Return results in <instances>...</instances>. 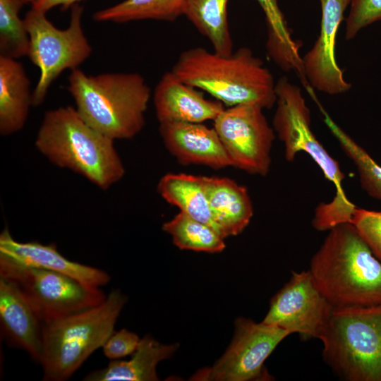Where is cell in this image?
I'll return each mask as SVG.
<instances>
[{
  "label": "cell",
  "instance_id": "cell-1",
  "mask_svg": "<svg viewBox=\"0 0 381 381\" xmlns=\"http://www.w3.org/2000/svg\"><path fill=\"white\" fill-rule=\"evenodd\" d=\"M308 270L333 308H381V262L352 224L329 230Z\"/></svg>",
  "mask_w": 381,
  "mask_h": 381
},
{
  "label": "cell",
  "instance_id": "cell-2",
  "mask_svg": "<svg viewBox=\"0 0 381 381\" xmlns=\"http://www.w3.org/2000/svg\"><path fill=\"white\" fill-rule=\"evenodd\" d=\"M171 71L185 83L228 107L256 104L270 109L276 103V82L272 73L248 47L228 55L191 47L179 54Z\"/></svg>",
  "mask_w": 381,
  "mask_h": 381
},
{
  "label": "cell",
  "instance_id": "cell-3",
  "mask_svg": "<svg viewBox=\"0 0 381 381\" xmlns=\"http://www.w3.org/2000/svg\"><path fill=\"white\" fill-rule=\"evenodd\" d=\"M114 140L90 126L75 108L66 106L44 114L35 147L56 166L71 170L106 190L125 174Z\"/></svg>",
  "mask_w": 381,
  "mask_h": 381
},
{
  "label": "cell",
  "instance_id": "cell-4",
  "mask_svg": "<svg viewBox=\"0 0 381 381\" xmlns=\"http://www.w3.org/2000/svg\"><path fill=\"white\" fill-rule=\"evenodd\" d=\"M68 90L80 116L113 140L131 139L145 123L151 89L138 73L87 75L71 71Z\"/></svg>",
  "mask_w": 381,
  "mask_h": 381
},
{
  "label": "cell",
  "instance_id": "cell-5",
  "mask_svg": "<svg viewBox=\"0 0 381 381\" xmlns=\"http://www.w3.org/2000/svg\"><path fill=\"white\" fill-rule=\"evenodd\" d=\"M126 302L119 290L111 291L99 305L43 325L40 363L43 380L68 379L114 332Z\"/></svg>",
  "mask_w": 381,
  "mask_h": 381
},
{
  "label": "cell",
  "instance_id": "cell-6",
  "mask_svg": "<svg viewBox=\"0 0 381 381\" xmlns=\"http://www.w3.org/2000/svg\"><path fill=\"white\" fill-rule=\"evenodd\" d=\"M318 339L339 377L381 381V308H332Z\"/></svg>",
  "mask_w": 381,
  "mask_h": 381
},
{
  "label": "cell",
  "instance_id": "cell-7",
  "mask_svg": "<svg viewBox=\"0 0 381 381\" xmlns=\"http://www.w3.org/2000/svg\"><path fill=\"white\" fill-rule=\"evenodd\" d=\"M276 111L272 125L284 146L286 160L292 162L297 153L305 152L322 169L325 178L334 183L336 195L325 203L327 212L336 218H349L355 206L345 196L341 184L344 174L339 163L316 139L310 127V111L301 89L286 77L275 84Z\"/></svg>",
  "mask_w": 381,
  "mask_h": 381
},
{
  "label": "cell",
  "instance_id": "cell-8",
  "mask_svg": "<svg viewBox=\"0 0 381 381\" xmlns=\"http://www.w3.org/2000/svg\"><path fill=\"white\" fill-rule=\"evenodd\" d=\"M69 25L59 29L46 13L31 8L24 18L30 37L28 56L40 70V78L32 92L33 106L44 100L52 83L65 70L78 68L91 54L92 47L82 26L83 7L71 8Z\"/></svg>",
  "mask_w": 381,
  "mask_h": 381
},
{
  "label": "cell",
  "instance_id": "cell-9",
  "mask_svg": "<svg viewBox=\"0 0 381 381\" xmlns=\"http://www.w3.org/2000/svg\"><path fill=\"white\" fill-rule=\"evenodd\" d=\"M0 277L17 286L43 324L99 305L107 296L99 288L62 273L23 267L1 258Z\"/></svg>",
  "mask_w": 381,
  "mask_h": 381
},
{
  "label": "cell",
  "instance_id": "cell-10",
  "mask_svg": "<svg viewBox=\"0 0 381 381\" xmlns=\"http://www.w3.org/2000/svg\"><path fill=\"white\" fill-rule=\"evenodd\" d=\"M288 331L245 318L235 321L232 341L222 357L211 367L197 371L190 380H270L264 363Z\"/></svg>",
  "mask_w": 381,
  "mask_h": 381
},
{
  "label": "cell",
  "instance_id": "cell-11",
  "mask_svg": "<svg viewBox=\"0 0 381 381\" xmlns=\"http://www.w3.org/2000/svg\"><path fill=\"white\" fill-rule=\"evenodd\" d=\"M256 104L224 108L213 121L232 167L250 174L266 176L271 165L275 132Z\"/></svg>",
  "mask_w": 381,
  "mask_h": 381
},
{
  "label": "cell",
  "instance_id": "cell-12",
  "mask_svg": "<svg viewBox=\"0 0 381 381\" xmlns=\"http://www.w3.org/2000/svg\"><path fill=\"white\" fill-rule=\"evenodd\" d=\"M332 308L309 270L292 271L289 281L272 298L262 322L304 339H318Z\"/></svg>",
  "mask_w": 381,
  "mask_h": 381
},
{
  "label": "cell",
  "instance_id": "cell-13",
  "mask_svg": "<svg viewBox=\"0 0 381 381\" xmlns=\"http://www.w3.org/2000/svg\"><path fill=\"white\" fill-rule=\"evenodd\" d=\"M319 35L303 57L305 75L311 87L328 95L342 94L351 88L335 58L336 36L350 0H320Z\"/></svg>",
  "mask_w": 381,
  "mask_h": 381
},
{
  "label": "cell",
  "instance_id": "cell-14",
  "mask_svg": "<svg viewBox=\"0 0 381 381\" xmlns=\"http://www.w3.org/2000/svg\"><path fill=\"white\" fill-rule=\"evenodd\" d=\"M159 131L165 147L180 164L214 169L232 167L213 127L203 123L167 122L159 123Z\"/></svg>",
  "mask_w": 381,
  "mask_h": 381
},
{
  "label": "cell",
  "instance_id": "cell-15",
  "mask_svg": "<svg viewBox=\"0 0 381 381\" xmlns=\"http://www.w3.org/2000/svg\"><path fill=\"white\" fill-rule=\"evenodd\" d=\"M0 258L23 267L60 272L91 287L99 288L110 280L109 275L102 270L66 258L54 244L19 242L6 228L0 234Z\"/></svg>",
  "mask_w": 381,
  "mask_h": 381
},
{
  "label": "cell",
  "instance_id": "cell-16",
  "mask_svg": "<svg viewBox=\"0 0 381 381\" xmlns=\"http://www.w3.org/2000/svg\"><path fill=\"white\" fill-rule=\"evenodd\" d=\"M152 99L159 123L214 121L225 108L220 102L207 99L199 89L185 83L171 71L162 75Z\"/></svg>",
  "mask_w": 381,
  "mask_h": 381
},
{
  "label": "cell",
  "instance_id": "cell-17",
  "mask_svg": "<svg viewBox=\"0 0 381 381\" xmlns=\"http://www.w3.org/2000/svg\"><path fill=\"white\" fill-rule=\"evenodd\" d=\"M0 322L8 344L27 351L40 363L43 322L20 290L0 277Z\"/></svg>",
  "mask_w": 381,
  "mask_h": 381
},
{
  "label": "cell",
  "instance_id": "cell-18",
  "mask_svg": "<svg viewBox=\"0 0 381 381\" xmlns=\"http://www.w3.org/2000/svg\"><path fill=\"white\" fill-rule=\"evenodd\" d=\"M204 178L215 230L224 238L241 234L253 215V206L248 190L229 178Z\"/></svg>",
  "mask_w": 381,
  "mask_h": 381
},
{
  "label": "cell",
  "instance_id": "cell-19",
  "mask_svg": "<svg viewBox=\"0 0 381 381\" xmlns=\"http://www.w3.org/2000/svg\"><path fill=\"white\" fill-rule=\"evenodd\" d=\"M32 93L23 64L17 59L0 56V133L6 136L25 126Z\"/></svg>",
  "mask_w": 381,
  "mask_h": 381
},
{
  "label": "cell",
  "instance_id": "cell-20",
  "mask_svg": "<svg viewBox=\"0 0 381 381\" xmlns=\"http://www.w3.org/2000/svg\"><path fill=\"white\" fill-rule=\"evenodd\" d=\"M178 347V344H163L150 336H146L140 339L129 360L112 361L106 368L87 374L83 380H159L156 370L157 364L170 358Z\"/></svg>",
  "mask_w": 381,
  "mask_h": 381
},
{
  "label": "cell",
  "instance_id": "cell-21",
  "mask_svg": "<svg viewBox=\"0 0 381 381\" xmlns=\"http://www.w3.org/2000/svg\"><path fill=\"white\" fill-rule=\"evenodd\" d=\"M266 18L267 37L266 50L268 56L282 70L294 71L307 87L300 44L291 35L277 0H257Z\"/></svg>",
  "mask_w": 381,
  "mask_h": 381
},
{
  "label": "cell",
  "instance_id": "cell-22",
  "mask_svg": "<svg viewBox=\"0 0 381 381\" xmlns=\"http://www.w3.org/2000/svg\"><path fill=\"white\" fill-rule=\"evenodd\" d=\"M157 190L163 199L178 207L180 212L215 230L209 207L204 176L169 173L159 179Z\"/></svg>",
  "mask_w": 381,
  "mask_h": 381
},
{
  "label": "cell",
  "instance_id": "cell-23",
  "mask_svg": "<svg viewBox=\"0 0 381 381\" xmlns=\"http://www.w3.org/2000/svg\"><path fill=\"white\" fill-rule=\"evenodd\" d=\"M229 0H185L183 15L221 54L233 52V42L227 18Z\"/></svg>",
  "mask_w": 381,
  "mask_h": 381
},
{
  "label": "cell",
  "instance_id": "cell-24",
  "mask_svg": "<svg viewBox=\"0 0 381 381\" xmlns=\"http://www.w3.org/2000/svg\"><path fill=\"white\" fill-rule=\"evenodd\" d=\"M185 0H124L99 10L92 18L98 22L128 23L143 20L174 21L183 15Z\"/></svg>",
  "mask_w": 381,
  "mask_h": 381
},
{
  "label": "cell",
  "instance_id": "cell-25",
  "mask_svg": "<svg viewBox=\"0 0 381 381\" xmlns=\"http://www.w3.org/2000/svg\"><path fill=\"white\" fill-rule=\"evenodd\" d=\"M180 249L207 253L222 252L224 238L210 226L179 212L162 225Z\"/></svg>",
  "mask_w": 381,
  "mask_h": 381
},
{
  "label": "cell",
  "instance_id": "cell-26",
  "mask_svg": "<svg viewBox=\"0 0 381 381\" xmlns=\"http://www.w3.org/2000/svg\"><path fill=\"white\" fill-rule=\"evenodd\" d=\"M320 107L325 124L339 143L344 153L356 165L362 188L371 197L381 200V167Z\"/></svg>",
  "mask_w": 381,
  "mask_h": 381
},
{
  "label": "cell",
  "instance_id": "cell-27",
  "mask_svg": "<svg viewBox=\"0 0 381 381\" xmlns=\"http://www.w3.org/2000/svg\"><path fill=\"white\" fill-rule=\"evenodd\" d=\"M21 0H0V56L18 59L28 56L30 37L19 11Z\"/></svg>",
  "mask_w": 381,
  "mask_h": 381
},
{
  "label": "cell",
  "instance_id": "cell-28",
  "mask_svg": "<svg viewBox=\"0 0 381 381\" xmlns=\"http://www.w3.org/2000/svg\"><path fill=\"white\" fill-rule=\"evenodd\" d=\"M381 262V211L355 208L350 222Z\"/></svg>",
  "mask_w": 381,
  "mask_h": 381
},
{
  "label": "cell",
  "instance_id": "cell-29",
  "mask_svg": "<svg viewBox=\"0 0 381 381\" xmlns=\"http://www.w3.org/2000/svg\"><path fill=\"white\" fill-rule=\"evenodd\" d=\"M345 37L354 38L364 28L381 20V0H350Z\"/></svg>",
  "mask_w": 381,
  "mask_h": 381
},
{
  "label": "cell",
  "instance_id": "cell-30",
  "mask_svg": "<svg viewBox=\"0 0 381 381\" xmlns=\"http://www.w3.org/2000/svg\"><path fill=\"white\" fill-rule=\"evenodd\" d=\"M140 339L134 332L126 329L114 332L102 346L104 356L109 359H119L136 350Z\"/></svg>",
  "mask_w": 381,
  "mask_h": 381
},
{
  "label": "cell",
  "instance_id": "cell-31",
  "mask_svg": "<svg viewBox=\"0 0 381 381\" xmlns=\"http://www.w3.org/2000/svg\"><path fill=\"white\" fill-rule=\"evenodd\" d=\"M83 0H37L32 7L37 11L46 13L53 8L60 6L64 9L72 7Z\"/></svg>",
  "mask_w": 381,
  "mask_h": 381
},
{
  "label": "cell",
  "instance_id": "cell-32",
  "mask_svg": "<svg viewBox=\"0 0 381 381\" xmlns=\"http://www.w3.org/2000/svg\"><path fill=\"white\" fill-rule=\"evenodd\" d=\"M21 1H23L25 4L30 3L33 4L37 0H21Z\"/></svg>",
  "mask_w": 381,
  "mask_h": 381
}]
</instances>
